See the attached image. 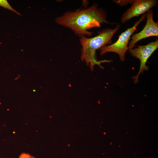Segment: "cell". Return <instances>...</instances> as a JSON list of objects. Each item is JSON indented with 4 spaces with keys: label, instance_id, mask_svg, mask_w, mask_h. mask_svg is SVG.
Instances as JSON below:
<instances>
[{
    "label": "cell",
    "instance_id": "1",
    "mask_svg": "<svg viewBox=\"0 0 158 158\" xmlns=\"http://www.w3.org/2000/svg\"><path fill=\"white\" fill-rule=\"evenodd\" d=\"M106 11L98 7L97 3L91 6L74 11H68L55 19L58 24L69 28L80 37L90 36L88 30L101 27L102 23L113 24L107 20Z\"/></svg>",
    "mask_w": 158,
    "mask_h": 158
},
{
    "label": "cell",
    "instance_id": "6",
    "mask_svg": "<svg viewBox=\"0 0 158 158\" xmlns=\"http://www.w3.org/2000/svg\"><path fill=\"white\" fill-rule=\"evenodd\" d=\"M157 2V0H134L132 6L122 14L121 23H125L133 17L145 13L155 6Z\"/></svg>",
    "mask_w": 158,
    "mask_h": 158
},
{
    "label": "cell",
    "instance_id": "2",
    "mask_svg": "<svg viewBox=\"0 0 158 158\" xmlns=\"http://www.w3.org/2000/svg\"><path fill=\"white\" fill-rule=\"evenodd\" d=\"M120 25H117L114 29L110 28L103 29L99 31L98 35L93 37L87 38L86 36L80 37L79 41L82 47L80 59L89 66L91 70L93 71L95 65H98L103 69L101 64L104 62L110 63L112 60L98 61L96 56V51L102 47L111 44L112 38L114 35L119 30Z\"/></svg>",
    "mask_w": 158,
    "mask_h": 158
},
{
    "label": "cell",
    "instance_id": "4",
    "mask_svg": "<svg viewBox=\"0 0 158 158\" xmlns=\"http://www.w3.org/2000/svg\"><path fill=\"white\" fill-rule=\"evenodd\" d=\"M135 46L137 47L129 49L128 51L132 56L138 59L140 61V66L138 73L132 77L134 83L136 84L138 82L139 75L142 74L144 70L147 71L149 69L146 63L149 58L158 48V40L157 39L146 45Z\"/></svg>",
    "mask_w": 158,
    "mask_h": 158
},
{
    "label": "cell",
    "instance_id": "7",
    "mask_svg": "<svg viewBox=\"0 0 158 158\" xmlns=\"http://www.w3.org/2000/svg\"><path fill=\"white\" fill-rule=\"evenodd\" d=\"M0 6L12 11L18 15H21L20 13L18 12L11 7L6 0H0Z\"/></svg>",
    "mask_w": 158,
    "mask_h": 158
},
{
    "label": "cell",
    "instance_id": "3",
    "mask_svg": "<svg viewBox=\"0 0 158 158\" xmlns=\"http://www.w3.org/2000/svg\"><path fill=\"white\" fill-rule=\"evenodd\" d=\"M146 15V13L143 14L133 26L128 28L122 33L115 42L101 48L100 49V55H103L109 52H114L118 55L121 61H125V54L129 49L128 44L129 41L133 33L136 30L137 27L145 18Z\"/></svg>",
    "mask_w": 158,
    "mask_h": 158
},
{
    "label": "cell",
    "instance_id": "8",
    "mask_svg": "<svg viewBox=\"0 0 158 158\" xmlns=\"http://www.w3.org/2000/svg\"><path fill=\"white\" fill-rule=\"evenodd\" d=\"M112 1L122 7L126 6L128 4H132L133 3L134 0H114Z\"/></svg>",
    "mask_w": 158,
    "mask_h": 158
},
{
    "label": "cell",
    "instance_id": "5",
    "mask_svg": "<svg viewBox=\"0 0 158 158\" xmlns=\"http://www.w3.org/2000/svg\"><path fill=\"white\" fill-rule=\"evenodd\" d=\"M146 14V24L141 31L132 35L130 38L131 40L128 44L129 49L133 48L135 44L142 39L149 37L158 36V23L155 22L153 20V10L151 9L149 10Z\"/></svg>",
    "mask_w": 158,
    "mask_h": 158
}]
</instances>
